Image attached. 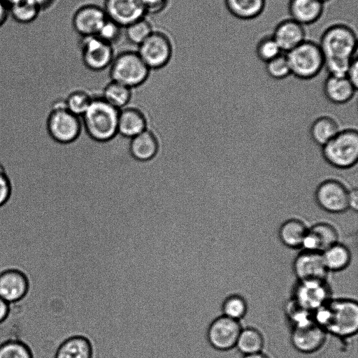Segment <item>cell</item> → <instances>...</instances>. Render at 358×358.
I'll return each instance as SVG.
<instances>
[{"mask_svg":"<svg viewBox=\"0 0 358 358\" xmlns=\"http://www.w3.org/2000/svg\"><path fill=\"white\" fill-rule=\"evenodd\" d=\"M313 319L327 334L339 338L353 336L358 329L357 302L352 299H331L313 313Z\"/></svg>","mask_w":358,"mask_h":358,"instance_id":"cell-1","label":"cell"},{"mask_svg":"<svg viewBox=\"0 0 358 358\" xmlns=\"http://www.w3.org/2000/svg\"><path fill=\"white\" fill-rule=\"evenodd\" d=\"M120 110L103 99L92 100L81 115L85 127L91 137L104 141L117 133Z\"/></svg>","mask_w":358,"mask_h":358,"instance_id":"cell-2","label":"cell"},{"mask_svg":"<svg viewBox=\"0 0 358 358\" xmlns=\"http://www.w3.org/2000/svg\"><path fill=\"white\" fill-rule=\"evenodd\" d=\"M82 127L81 116L68 110L66 101L56 99L50 105L46 120V129L52 141L67 144L79 135Z\"/></svg>","mask_w":358,"mask_h":358,"instance_id":"cell-3","label":"cell"},{"mask_svg":"<svg viewBox=\"0 0 358 358\" xmlns=\"http://www.w3.org/2000/svg\"><path fill=\"white\" fill-rule=\"evenodd\" d=\"M291 75L302 80L317 76L324 68V57L319 44L305 40L300 45L285 53Z\"/></svg>","mask_w":358,"mask_h":358,"instance_id":"cell-4","label":"cell"},{"mask_svg":"<svg viewBox=\"0 0 358 358\" xmlns=\"http://www.w3.org/2000/svg\"><path fill=\"white\" fill-rule=\"evenodd\" d=\"M322 155L327 163L341 169L354 166L358 160V132L354 129L339 131L322 146Z\"/></svg>","mask_w":358,"mask_h":358,"instance_id":"cell-5","label":"cell"},{"mask_svg":"<svg viewBox=\"0 0 358 358\" xmlns=\"http://www.w3.org/2000/svg\"><path fill=\"white\" fill-rule=\"evenodd\" d=\"M325 58L352 59L357 55L355 31L344 24H334L322 33L318 43Z\"/></svg>","mask_w":358,"mask_h":358,"instance_id":"cell-6","label":"cell"},{"mask_svg":"<svg viewBox=\"0 0 358 358\" xmlns=\"http://www.w3.org/2000/svg\"><path fill=\"white\" fill-rule=\"evenodd\" d=\"M150 69L137 52L126 51L115 57L109 67L113 81L129 87L142 84L148 77Z\"/></svg>","mask_w":358,"mask_h":358,"instance_id":"cell-7","label":"cell"},{"mask_svg":"<svg viewBox=\"0 0 358 358\" xmlns=\"http://www.w3.org/2000/svg\"><path fill=\"white\" fill-rule=\"evenodd\" d=\"M242 328L240 321L222 315L208 324L206 340L208 345L217 351H229L235 348Z\"/></svg>","mask_w":358,"mask_h":358,"instance_id":"cell-8","label":"cell"},{"mask_svg":"<svg viewBox=\"0 0 358 358\" xmlns=\"http://www.w3.org/2000/svg\"><path fill=\"white\" fill-rule=\"evenodd\" d=\"M327 280H298L293 288L292 299L302 308L314 313L331 299Z\"/></svg>","mask_w":358,"mask_h":358,"instance_id":"cell-9","label":"cell"},{"mask_svg":"<svg viewBox=\"0 0 358 358\" xmlns=\"http://www.w3.org/2000/svg\"><path fill=\"white\" fill-rule=\"evenodd\" d=\"M138 54L150 70L165 68L171 61L172 45L169 37L164 33H152L138 45Z\"/></svg>","mask_w":358,"mask_h":358,"instance_id":"cell-10","label":"cell"},{"mask_svg":"<svg viewBox=\"0 0 358 358\" xmlns=\"http://www.w3.org/2000/svg\"><path fill=\"white\" fill-rule=\"evenodd\" d=\"M80 48L83 66L91 71L108 69L114 59L112 45L96 35L83 37Z\"/></svg>","mask_w":358,"mask_h":358,"instance_id":"cell-11","label":"cell"},{"mask_svg":"<svg viewBox=\"0 0 358 358\" xmlns=\"http://www.w3.org/2000/svg\"><path fill=\"white\" fill-rule=\"evenodd\" d=\"M349 189L341 181L330 178L321 182L315 192L320 208L330 213H341L348 208Z\"/></svg>","mask_w":358,"mask_h":358,"instance_id":"cell-12","label":"cell"},{"mask_svg":"<svg viewBox=\"0 0 358 358\" xmlns=\"http://www.w3.org/2000/svg\"><path fill=\"white\" fill-rule=\"evenodd\" d=\"M30 287L29 278L22 269L10 267L0 271V297L9 304L24 299Z\"/></svg>","mask_w":358,"mask_h":358,"instance_id":"cell-13","label":"cell"},{"mask_svg":"<svg viewBox=\"0 0 358 358\" xmlns=\"http://www.w3.org/2000/svg\"><path fill=\"white\" fill-rule=\"evenodd\" d=\"M327 333L315 321L292 327L290 342L299 352L310 355L321 350L327 341Z\"/></svg>","mask_w":358,"mask_h":358,"instance_id":"cell-14","label":"cell"},{"mask_svg":"<svg viewBox=\"0 0 358 358\" xmlns=\"http://www.w3.org/2000/svg\"><path fill=\"white\" fill-rule=\"evenodd\" d=\"M107 17L122 28L145 17L146 11L139 0H105Z\"/></svg>","mask_w":358,"mask_h":358,"instance_id":"cell-15","label":"cell"},{"mask_svg":"<svg viewBox=\"0 0 358 358\" xmlns=\"http://www.w3.org/2000/svg\"><path fill=\"white\" fill-rule=\"evenodd\" d=\"M298 280H327L329 273L321 252L302 250L295 257L292 266Z\"/></svg>","mask_w":358,"mask_h":358,"instance_id":"cell-16","label":"cell"},{"mask_svg":"<svg viewBox=\"0 0 358 358\" xmlns=\"http://www.w3.org/2000/svg\"><path fill=\"white\" fill-rule=\"evenodd\" d=\"M106 19L103 8L96 5H85L74 13L72 24L76 31L83 37L94 36Z\"/></svg>","mask_w":358,"mask_h":358,"instance_id":"cell-17","label":"cell"},{"mask_svg":"<svg viewBox=\"0 0 358 358\" xmlns=\"http://www.w3.org/2000/svg\"><path fill=\"white\" fill-rule=\"evenodd\" d=\"M337 242L338 234L336 229L329 223L318 222L308 228L301 248L322 253Z\"/></svg>","mask_w":358,"mask_h":358,"instance_id":"cell-18","label":"cell"},{"mask_svg":"<svg viewBox=\"0 0 358 358\" xmlns=\"http://www.w3.org/2000/svg\"><path fill=\"white\" fill-rule=\"evenodd\" d=\"M271 36L283 53L289 52L306 40L304 26L291 18L279 22Z\"/></svg>","mask_w":358,"mask_h":358,"instance_id":"cell-19","label":"cell"},{"mask_svg":"<svg viewBox=\"0 0 358 358\" xmlns=\"http://www.w3.org/2000/svg\"><path fill=\"white\" fill-rule=\"evenodd\" d=\"M324 3L321 0H289L290 18L303 26L315 23L322 17Z\"/></svg>","mask_w":358,"mask_h":358,"instance_id":"cell-20","label":"cell"},{"mask_svg":"<svg viewBox=\"0 0 358 358\" xmlns=\"http://www.w3.org/2000/svg\"><path fill=\"white\" fill-rule=\"evenodd\" d=\"M54 358H95L90 341L83 336H72L59 343Z\"/></svg>","mask_w":358,"mask_h":358,"instance_id":"cell-21","label":"cell"},{"mask_svg":"<svg viewBox=\"0 0 358 358\" xmlns=\"http://www.w3.org/2000/svg\"><path fill=\"white\" fill-rule=\"evenodd\" d=\"M357 88L346 76H328L324 83L323 91L332 103L342 104L352 99Z\"/></svg>","mask_w":358,"mask_h":358,"instance_id":"cell-22","label":"cell"},{"mask_svg":"<svg viewBox=\"0 0 358 358\" xmlns=\"http://www.w3.org/2000/svg\"><path fill=\"white\" fill-rule=\"evenodd\" d=\"M308 227L302 220L290 218L283 222L278 229L280 242L291 249L301 248Z\"/></svg>","mask_w":358,"mask_h":358,"instance_id":"cell-23","label":"cell"},{"mask_svg":"<svg viewBox=\"0 0 358 358\" xmlns=\"http://www.w3.org/2000/svg\"><path fill=\"white\" fill-rule=\"evenodd\" d=\"M145 129L146 121L138 110L124 108L120 110L117 122L118 133L131 138Z\"/></svg>","mask_w":358,"mask_h":358,"instance_id":"cell-24","label":"cell"},{"mask_svg":"<svg viewBox=\"0 0 358 358\" xmlns=\"http://www.w3.org/2000/svg\"><path fill=\"white\" fill-rule=\"evenodd\" d=\"M229 13L237 19L251 20L264 11L266 0H224Z\"/></svg>","mask_w":358,"mask_h":358,"instance_id":"cell-25","label":"cell"},{"mask_svg":"<svg viewBox=\"0 0 358 358\" xmlns=\"http://www.w3.org/2000/svg\"><path fill=\"white\" fill-rule=\"evenodd\" d=\"M130 151L136 159L149 160L157 155L158 143L155 136L145 129L131 138Z\"/></svg>","mask_w":358,"mask_h":358,"instance_id":"cell-26","label":"cell"},{"mask_svg":"<svg viewBox=\"0 0 358 358\" xmlns=\"http://www.w3.org/2000/svg\"><path fill=\"white\" fill-rule=\"evenodd\" d=\"M322 255L329 272H338L345 270L350 265L352 259V255L349 248L339 242L324 250Z\"/></svg>","mask_w":358,"mask_h":358,"instance_id":"cell-27","label":"cell"},{"mask_svg":"<svg viewBox=\"0 0 358 358\" xmlns=\"http://www.w3.org/2000/svg\"><path fill=\"white\" fill-rule=\"evenodd\" d=\"M339 131L338 124L330 116L323 115L312 123L310 134L313 141L321 146L331 141Z\"/></svg>","mask_w":358,"mask_h":358,"instance_id":"cell-28","label":"cell"},{"mask_svg":"<svg viewBox=\"0 0 358 358\" xmlns=\"http://www.w3.org/2000/svg\"><path fill=\"white\" fill-rule=\"evenodd\" d=\"M264 337L262 332L254 327L242 328L235 348L243 355L262 352Z\"/></svg>","mask_w":358,"mask_h":358,"instance_id":"cell-29","label":"cell"},{"mask_svg":"<svg viewBox=\"0 0 358 358\" xmlns=\"http://www.w3.org/2000/svg\"><path fill=\"white\" fill-rule=\"evenodd\" d=\"M131 95V87L111 81L103 91V99L119 110L129 103Z\"/></svg>","mask_w":358,"mask_h":358,"instance_id":"cell-30","label":"cell"},{"mask_svg":"<svg viewBox=\"0 0 358 358\" xmlns=\"http://www.w3.org/2000/svg\"><path fill=\"white\" fill-rule=\"evenodd\" d=\"M9 15L18 23L29 24L39 15L40 8L28 0H20L8 7Z\"/></svg>","mask_w":358,"mask_h":358,"instance_id":"cell-31","label":"cell"},{"mask_svg":"<svg viewBox=\"0 0 358 358\" xmlns=\"http://www.w3.org/2000/svg\"><path fill=\"white\" fill-rule=\"evenodd\" d=\"M222 315L241 321L248 311V303L244 297L233 294L227 296L221 305Z\"/></svg>","mask_w":358,"mask_h":358,"instance_id":"cell-32","label":"cell"},{"mask_svg":"<svg viewBox=\"0 0 358 358\" xmlns=\"http://www.w3.org/2000/svg\"><path fill=\"white\" fill-rule=\"evenodd\" d=\"M0 358H33V353L24 341L9 339L0 344Z\"/></svg>","mask_w":358,"mask_h":358,"instance_id":"cell-33","label":"cell"},{"mask_svg":"<svg viewBox=\"0 0 358 358\" xmlns=\"http://www.w3.org/2000/svg\"><path fill=\"white\" fill-rule=\"evenodd\" d=\"M127 39L133 44L141 45L152 33L150 22L142 18L124 27Z\"/></svg>","mask_w":358,"mask_h":358,"instance_id":"cell-34","label":"cell"},{"mask_svg":"<svg viewBox=\"0 0 358 358\" xmlns=\"http://www.w3.org/2000/svg\"><path fill=\"white\" fill-rule=\"evenodd\" d=\"M255 52L257 58L265 63L283 53L272 36L262 37L257 43Z\"/></svg>","mask_w":358,"mask_h":358,"instance_id":"cell-35","label":"cell"},{"mask_svg":"<svg viewBox=\"0 0 358 358\" xmlns=\"http://www.w3.org/2000/svg\"><path fill=\"white\" fill-rule=\"evenodd\" d=\"M266 71L272 78L282 80L291 75L290 67L285 53H282L267 62Z\"/></svg>","mask_w":358,"mask_h":358,"instance_id":"cell-36","label":"cell"},{"mask_svg":"<svg viewBox=\"0 0 358 358\" xmlns=\"http://www.w3.org/2000/svg\"><path fill=\"white\" fill-rule=\"evenodd\" d=\"M92 100L83 92L78 91L71 94L66 100V108L71 113L81 116L88 108Z\"/></svg>","mask_w":358,"mask_h":358,"instance_id":"cell-37","label":"cell"},{"mask_svg":"<svg viewBox=\"0 0 358 358\" xmlns=\"http://www.w3.org/2000/svg\"><path fill=\"white\" fill-rule=\"evenodd\" d=\"M122 28L121 26L107 17L96 36L112 45L120 38Z\"/></svg>","mask_w":358,"mask_h":358,"instance_id":"cell-38","label":"cell"},{"mask_svg":"<svg viewBox=\"0 0 358 358\" xmlns=\"http://www.w3.org/2000/svg\"><path fill=\"white\" fill-rule=\"evenodd\" d=\"M352 58H325L324 67L327 69L329 76H346Z\"/></svg>","mask_w":358,"mask_h":358,"instance_id":"cell-39","label":"cell"},{"mask_svg":"<svg viewBox=\"0 0 358 358\" xmlns=\"http://www.w3.org/2000/svg\"><path fill=\"white\" fill-rule=\"evenodd\" d=\"M11 191L10 181L3 167L0 164V207L7 203L10 199Z\"/></svg>","mask_w":358,"mask_h":358,"instance_id":"cell-40","label":"cell"},{"mask_svg":"<svg viewBox=\"0 0 358 358\" xmlns=\"http://www.w3.org/2000/svg\"><path fill=\"white\" fill-rule=\"evenodd\" d=\"M147 13H158L167 6L169 0H139Z\"/></svg>","mask_w":358,"mask_h":358,"instance_id":"cell-41","label":"cell"},{"mask_svg":"<svg viewBox=\"0 0 358 358\" xmlns=\"http://www.w3.org/2000/svg\"><path fill=\"white\" fill-rule=\"evenodd\" d=\"M347 78L351 82V83L357 88L358 84V59L357 56L355 55L350 64L347 74Z\"/></svg>","mask_w":358,"mask_h":358,"instance_id":"cell-42","label":"cell"},{"mask_svg":"<svg viewBox=\"0 0 358 358\" xmlns=\"http://www.w3.org/2000/svg\"><path fill=\"white\" fill-rule=\"evenodd\" d=\"M348 208L357 211L358 208V190L357 188L349 189Z\"/></svg>","mask_w":358,"mask_h":358,"instance_id":"cell-43","label":"cell"},{"mask_svg":"<svg viewBox=\"0 0 358 358\" xmlns=\"http://www.w3.org/2000/svg\"><path fill=\"white\" fill-rule=\"evenodd\" d=\"M10 312V304L0 297V324L6 320Z\"/></svg>","mask_w":358,"mask_h":358,"instance_id":"cell-44","label":"cell"},{"mask_svg":"<svg viewBox=\"0 0 358 358\" xmlns=\"http://www.w3.org/2000/svg\"><path fill=\"white\" fill-rule=\"evenodd\" d=\"M8 15V5L3 0H0V27L6 22Z\"/></svg>","mask_w":358,"mask_h":358,"instance_id":"cell-45","label":"cell"},{"mask_svg":"<svg viewBox=\"0 0 358 358\" xmlns=\"http://www.w3.org/2000/svg\"><path fill=\"white\" fill-rule=\"evenodd\" d=\"M34 5H36L38 8H40L41 10L43 9H46L50 7L55 0H28Z\"/></svg>","mask_w":358,"mask_h":358,"instance_id":"cell-46","label":"cell"},{"mask_svg":"<svg viewBox=\"0 0 358 358\" xmlns=\"http://www.w3.org/2000/svg\"><path fill=\"white\" fill-rule=\"evenodd\" d=\"M241 358H271L266 354L259 352L254 354L243 355Z\"/></svg>","mask_w":358,"mask_h":358,"instance_id":"cell-47","label":"cell"},{"mask_svg":"<svg viewBox=\"0 0 358 358\" xmlns=\"http://www.w3.org/2000/svg\"><path fill=\"white\" fill-rule=\"evenodd\" d=\"M9 7L10 5L17 2L20 0H3Z\"/></svg>","mask_w":358,"mask_h":358,"instance_id":"cell-48","label":"cell"},{"mask_svg":"<svg viewBox=\"0 0 358 358\" xmlns=\"http://www.w3.org/2000/svg\"><path fill=\"white\" fill-rule=\"evenodd\" d=\"M322 1H323L324 3H325L326 1H330V0H321Z\"/></svg>","mask_w":358,"mask_h":358,"instance_id":"cell-49","label":"cell"}]
</instances>
